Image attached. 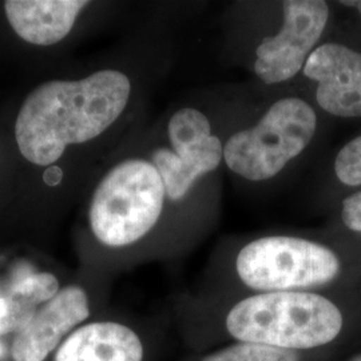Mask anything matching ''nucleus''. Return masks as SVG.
<instances>
[{"mask_svg":"<svg viewBox=\"0 0 361 361\" xmlns=\"http://www.w3.org/2000/svg\"><path fill=\"white\" fill-rule=\"evenodd\" d=\"M176 325L192 352L241 343L343 355L361 343V292H271L183 296Z\"/></svg>","mask_w":361,"mask_h":361,"instance_id":"obj_1","label":"nucleus"},{"mask_svg":"<svg viewBox=\"0 0 361 361\" xmlns=\"http://www.w3.org/2000/svg\"><path fill=\"white\" fill-rule=\"evenodd\" d=\"M345 250L301 233H267L228 241L209 262L197 295L219 297L271 292L348 289L361 269Z\"/></svg>","mask_w":361,"mask_h":361,"instance_id":"obj_2","label":"nucleus"},{"mask_svg":"<svg viewBox=\"0 0 361 361\" xmlns=\"http://www.w3.org/2000/svg\"><path fill=\"white\" fill-rule=\"evenodd\" d=\"M130 95L129 77L118 70L46 82L27 97L18 114V147L31 164L54 165L68 145L89 142L116 123Z\"/></svg>","mask_w":361,"mask_h":361,"instance_id":"obj_3","label":"nucleus"},{"mask_svg":"<svg viewBox=\"0 0 361 361\" xmlns=\"http://www.w3.org/2000/svg\"><path fill=\"white\" fill-rule=\"evenodd\" d=\"M168 200L154 165L130 158L99 182L90 205L91 232L102 245L125 250L145 241L162 217Z\"/></svg>","mask_w":361,"mask_h":361,"instance_id":"obj_4","label":"nucleus"},{"mask_svg":"<svg viewBox=\"0 0 361 361\" xmlns=\"http://www.w3.org/2000/svg\"><path fill=\"white\" fill-rule=\"evenodd\" d=\"M316 130L314 109L300 97H284L224 141V164L243 180H271L308 149Z\"/></svg>","mask_w":361,"mask_h":361,"instance_id":"obj_5","label":"nucleus"},{"mask_svg":"<svg viewBox=\"0 0 361 361\" xmlns=\"http://www.w3.org/2000/svg\"><path fill=\"white\" fill-rule=\"evenodd\" d=\"M170 147L155 149L150 162L158 170L170 202H180L198 182L224 164V141L207 113L197 107H182L169 121Z\"/></svg>","mask_w":361,"mask_h":361,"instance_id":"obj_6","label":"nucleus"},{"mask_svg":"<svg viewBox=\"0 0 361 361\" xmlns=\"http://www.w3.org/2000/svg\"><path fill=\"white\" fill-rule=\"evenodd\" d=\"M280 6V27L258 43L253 59L255 74L269 86L292 80L302 71L329 19V6L322 0H286Z\"/></svg>","mask_w":361,"mask_h":361,"instance_id":"obj_7","label":"nucleus"},{"mask_svg":"<svg viewBox=\"0 0 361 361\" xmlns=\"http://www.w3.org/2000/svg\"><path fill=\"white\" fill-rule=\"evenodd\" d=\"M161 345L153 329L121 319L87 322L66 338L52 361H152Z\"/></svg>","mask_w":361,"mask_h":361,"instance_id":"obj_8","label":"nucleus"},{"mask_svg":"<svg viewBox=\"0 0 361 361\" xmlns=\"http://www.w3.org/2000/svg\"><path fill=\"white\" fill-rule=\"evenodd\" d=\"M91 316L87 292L68 285L43 304L25 329L13 336L10 355L13 361H46L78 326Z\"/></svg>","mask_w":361,"mask_h":361,"instance_id":"obj_9","label":"nucleus"},{"mask_svg":"<svg viewBox=\"0 0 361 361\" xmlns=\"http://www.w3.org/2000/svg\"><path fill=\"white\" fill-rule=\"evenodd\" d=\"M302 74L316 83V102L325 113L361 116V52L338 43L319 44Z\"/></svg>","mask_w":361,"mask_h":361,"instance_id":"obj_10","label":"nucleus"},{"mask_svg":"<svg viewBox=\"0 0 361 361\" xmlns=\"http://www.w3.org/2000/svg\"><path fill=\"white\" fill-rule=\"evenodd\" d=\"M87 4L83 0H10L4 8L20 38L37 46H51L68 35Z\"/></svg>","mask_w":361,"mask_h":361,"instance_id":"obj_11","label":"nucleus"},{"mask_svg":"<svg viewBox=\"0 0 361 361\" xmlns=\"http://www.w3.org/2000/svg\"><path fill=\"white\" fill-rule=\"evenodd\" d=\"M336 357L338 356L326 352H290L232 343L201 352H190L180 361H331Z\"/></svg>","mask_w":361,"mask_h":361,"instance_id":"obj_12","label":"nucleus"},{"mask_svg":"<svg viewBox=\"0 0 361 361\" xmlns=\"http://www.w3.org/2000/svg\"><path fill=\"white\" fill-rule=\"evenodd\" d=\"M43 304L11 283L0 295V337L18 335L32 320Z\"/></svg>","mask_w":361,"mask_h":361,"instance_id":"obj_13","label":"nucleus"},{"mask_svg":"<svg viewBox=\"0 0 361 361\" xmlns=\"http://www.w3.org/2000/svg\"><path fill=\"white\" fill-rule=\"evenodd\" d=\"M336 177L347 186H361V135L341 147L335 159Z\"/></svg>","mask_w":361,"mask_h":361,"instance_id":"obj_14","label":"nucleus"},{"mask_svg":"<svg viewBox=\"0 0 361 361\" xmlns=\"http://www.w3.org/2000/svg\"><path fill=\"white\" fill-rule=\"evenodd\" d=\"M341 221L349 232L361 235V190L343 201Z\"/></svg>","mask_w":361,"mask_h":361,"instance_id":"obj_15","label":"nucleus"},{"mask_svg":"<svg viewBox=\"0 0 361 361\" xmlns=\"http://www.w3.org/2000/svg\"><path fill=\"white\" fill-rule=\"evenodd\" d=\"M62 178H63V170L59 168V166L51 165V166L46 169V171L43 173V180L49 186L59 185Z\"/></svg>","mask_w":361,"mask_h":361,"instance_id":"obj_16","label":"nucleus"},{"mask_svg":"<svg viewBox=\"0 0 361 361\" xmlns=\"http://www.w3.org/2000/svg\"><path fill=\"white\" fill-rule=\"evenodd\" d=\"M331 361H361V343Z\"/></svg>","mask_w":361,"mask_h":361,"instance_id":"obj_17","label":"nucleus"},{"mask_svg":"<svg viewBox=\"0 0 361 361\" xmlns=\"http://www.w3.org/2000/svg\"><path fill=\"white\" fill-rule=\"evenodd\" d=\"M341 4L347 6V7H353L361 13V0H359V1H341Z\"/></svg>","mask_w":361,"mask_h":361,"instance_id":"obj_18","label":"nucleus"}]
</instances>
